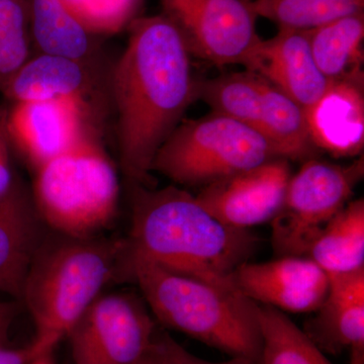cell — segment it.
<instances>
[{"instance_id":"6da1fadb","label":"cell","mask_w":364,"mask_h":364,"mask_svg":"<svg viewBox=\"0 0 364 364\" xmlns=\"http://www.w3.org/2000/svg\"><path fill=\"white\" fill-rule=\"evenodd\" d=\"M112 72L119 163L130 186H149L153 159L198 98L200 81L176 28L162 14L138 16Z\"/></svg>"},{"instance_id":"7a4b0ae2","label":"cell","mask_w":364,"mask_h":364,"mask_svg":"<svg viewBox=\"0 0 364 364\" xmlns=\"http://www.w3.org/2000/svg\"><path fill=\"white\" fill-rule=\"evenodd\" d=\"M129 259L237 289L234 273L247 262L258 241L249 230L223 224L196 196L176 186H130Z\"/></svg>"},{"instance_id":"3957f363","label":"cell","mask_w":364,"mask_h":364,"mask_svg":"<svg viewBox=\"0 0 364 364\" xmlns=\"http://www.w3.org/2000/svg\"><path fill=\"white\" fill-rule=\"evenodd\" d=\"M130 280L126 238L66 236L49 230L28 268L21 303L35 325L33 343L54 351L114 282Z\"/></svg>"},{"instance_id":"277c9868","label":"cell","mask_w":364,"mask_h":364,"mask_svg":"<svg viewBox=\"0 0 364 364\" xmlns=\"http://www.w3.org/2000/svg\"><path fill=\"white\" fill-rule=\"evenodd\" d=\"M129 272L148 308L163 325L231 358L259 364L262 340L258 304L239 289L171 272L146 260L129 259Z\"/></svg>"},{"instance_id":"5b68a950","label":"cell","mask_w":364,"mask_h":364,"mask_svg":"<svg viewBox=\"0 0 364 364\" xmlns=\"http://www.w3.org/2000/svg\"><path fill=\"white\" fill-rule=\"evenodd\" d=\"M32 198L48 229L66 236H98L116 219L119 181L92 135L35 169Z\"/></svg>"},{"instance_id":"8992f818","label":"cell","mask_w":364,"mask_h":364,"mask_svg":"<svg viewBox=\"0 0 364 364\" xmlns=\"http://www.w3.org/2000/svg\"><path fill=\"white\" fill-rule=\"evenodd\" d=\"M280 158L250 127L212 112L181 122L157 151L151 170L179 186H205Z\"/></svg>"},{"instance_id":"52a82bcc","label":"cell","mask_w":364,"mask_h":364,"mask_svg":"<svg viewBox=\"0 0 364 364\" xmlns=\"http://www.w3.org/2000/svg\"><path fill=\"white\" fill-rule=\"evenodd\" d=\"M198 98L213 112L232 117L264 136L284 159L306 161L317 151L303 107L255 72L200 81Z\"/></svg>"},{"instance_id":"ba28073f","label":"cell","mask_w":364,"mask_h":364,"mask_svg":"<svg viewBox=\"0 0 364 364\" xmlns=\"http://www.w3.org/2000/svg\"><path fill=\"white\" fill-rule=\"evenodd\" d=\"M363 158L343 165L306 160L287 186L272 221L273 247L280 256H304L316 236L348 203L363 177Z\"/></svg>"},{"instance_id":"9c48e42d","label":"cell","mask_w":364,"mask_h":364,"mask_svg":"<svg viewBox=\"0 0 364 364\" xmlns=\"http://www.w3.org/2000/svg\"><path fill=\"white\" fill-rule=\"evenodd\" d=\"M155 322L142 296L102 294L65 338L71 364H138L153 346Z\"/></svg>"},{"instance_id":"30bf717a","label":"cell","mask_w":364,"mask_h":364,"mask_svg":"<svg viewBox=\"0 0 364 364\" xmlns=\"http://www.w3.org/2000/svg\"><path fill=\"white\" fill-rule=\"evenodd\" d=\"M191 56L248 68L260 41L247 0H160Z\"/></svg>"},{"instance_id":"8fae6325","label":"cell","mask_w":364,"mask_h":364,"mask_svg":"<svg viewBox=\"0 0 364 364\" xmlns=\"http://www.w3.org/2000/svg\"><path fill=\"white\" fill-rule=\"evenodd\" d=\"M291 167L274 159L203 186L196 198L210 215L239 230L272 222L284 203Z\"/></svg>"},{"instance_id":"7c38bea8","label":"cell","mask_w":364,"mask_h":364,"mask_svg":"<svg viewBox=\"0 0 364 364\" xmlns=\"http://www.w3.org/2000/svg\"><path fill=\"white\" fill-rule=\"evenodd\" d=\"M234 284L246 298L291 313L316 312L327 296L330 279L312 259L282 256L264 263L245 262Z\"/></svg>"},{"instance_id":"4fadbf2b","label":"cell","mask_w":364,"mask_h":364,"mask_svg":"<svg viewBox=\"0 0 364 364\" xmlns=\"http://www.w3.org/2000/svg\"><path fill=\"white\" fill-rule=\"evenodd\" d=\"M86 105L78 100L14 102L7 112L11 143L37 169L90 135Z\"/></svg>"},{"instance_id":"5bb4252c","label":"cell","mask_w":364,"mask_h":364,"mask_svg":"<svg viewBox=\"0 0 364 364\" xmlns=\"http://www.w3.org/2000/svg\"><path fill=\"white\" fill-rule=\"evenodd\" d=\"M245 70L267 79L303 109L320 100L331 85L314 59L306 31L279 28L272 39L261 40Z\"/></svg>"},{"instance_id":"9a60e30c","label":"cell","mask_w":364,"mask_h":364,"mask_svg":"<svg viewBox=\"0 0 364 364\" xmlns=\"http://www.w3.org/2000/svg\"><path fill=\"white\" fill-rule=\"evenodd\" d=\"M364 76L331 81L328 90L305 112L316 149L333 157H355L364 146Z\"/></svg>"},{"instance_id":"2e32d148","label":"cell","mask_w":364,"mask_h":364,"mask_svg":"<svg viewBox=\"0 0 364 364\" xmlns=\"http://www.w3.org/2000/svg\"><path fill=\"white\" fill-rule=\"evenodd\" d=\"M48 232L32 193L16 181L0 198V293L21 301L26 273Z\"/></svg>"},{"instance_id":"e0dca14e","label":"cell","mask_w":364,"mask_h":364,"mask_svg":"<svg viewBox=\"0 0 364 364\" xmlns=\"http://www.w3.org/2000/svg\"><path fill=\"white\" fill-rule=\"evenodd\" d=\"M329 279L327 296L304 332L322 351L364 350V269Z\"/></svg>"},{"instance_id":"ac0fdd59","label":"cell","mask_w":364,"mask_h":364,"mask_svg":"<svg viewBox=\"0 0 364 364\" xmlns=\"http://www.w3.org/2000/svg\"><path fill=\"white\" fill-rule=\"evenodd\" d=\"M90 88L86 62L41 53L40 56L28 59L0 91L14 102H86Z\"/></svg>"},{"instance_id":"d6986e66","label":"cell","mask_w":364,"mask_h":364,"mask_svg":"<svg viewBox=\"0 0 364 364\" xmlns=\"http://www.w3.org/2000/svg\"><path fill=\"white\" fill-rule=\"evenodd\" d=\"M306 255L329 277L364 269L363 198L347 203L321 230Z\"/></svg>"},{"instance_id":"ffe728a7","label":"cell","mask_w":364,"mask_h":364,"mask_svg":"<svg viewBox=\"0 0 364 364\" xmlns=\"http://www.w3.org/2000/svg\"><path fill=\"white\" fill-rule=\"evenodd\" d=\"M28 30L42 54L87 62L95 37L61 0H26Z\"/></svg>"},{"instance_id":"44dd1931","label":"cell","mask_w":364,"mask_h":364,"mask_svg":"<svg viewBox=\"0 0 364 364\" xmlns=\"http://www.w3.org/2000/svg\"><path fill=\"white\" fill-rule=\"evenodd\" d=\"M316 63L330 81L364 76V13L306 31Z\"/></svg>"},{"instance_id":"7402d4cb","label":"cell","mask_w":364,"mask_h":364,"mask_svg":"<svg viewBox=\"0 0 364 364\" xmlns=\"http://www.w3.org/2000/svg\"><path fill=\"white\" fill-rule=\"evenodd\" d=\"M259 364H333L286 314L258 304Z\"/></svg>"},{"instance_id":"603a6c76","label":"cell","mask_w":364,"mask_h":364,"mask_svg":"<svg viewBox=\"0 0 364 364\" xmlns=\"http://www.w3.org/2000/svg\"><path fill=\"white\" fill-rule=\"evenodd\" d=\"M256 16L279 28L309 31L345 16L364 13V0H251Z\"/></svg>"},{"instance_id":"cb8c5ba5","label":"cell","mask_w":364,"mask_h":364,"mask_svg":"<svg viewBox=\"0 0 364 364\" xmlns=\"http://www.w3.org/2000/svg\"><path fill=\"white\" fill-rule=\"evenodd\" d=\"M26 0H0V90L28 60Z\"/></svg>"},{"instance_id":"d4e9b609","label":"cell","mask_w":364,"mask_h":364,"mask_svg":"<svg viewBox=\"0 0 364 364\" xmlns=\"http://www.w3.org/2000/svg\"><path fill=\"white\" fill-rule=\"evenodd\" d=\"M95 36H111L138 18L143 0H61Z\"/></svg>"},{"instance_id":"484cf974","label":"cell","mask_w":364,"mask_h":364,"mask_svg":"<svg viewBox=\"0 0 364 364\" xmlns=\"http://www.w3.org/2000/svg\"><path fill=\"white\" fill-rule=\"evenodd\" d=\"M156 341L168 364H257L245 358H231L223 363H210L193 355L167 334L156 335Z\"/></svg>"},{"instance_id":"4316f807","label":"cell","mask_w":364,"mask_h":364,"mask_svg":"<svg viewBox=\"0 0 364 364\" xmlns=\"http://www.w3.org/2000/svg\"><path fill=\"white\" fill-rule=\"evenodd\" d=\"M7 112L0 109V198L9 193L16 182L11 168V141L7 129Z\"/></svg>"},{"instance_id":"83f0119b","label":"cell","mask_w":364,"mask_h":364,"mask_svg":"<svg viewBox=\"0 0 364 364\" xmlns=\"http://www.w3.org/2000/svg\"><path fill=\"white\" fill-rule=\"evenodd\" d=\"M45 352L49 351L41 350L33 342L18 348L4 345L0 346V364H31L33 359Z\"/></svg>"},{"instance_id":"f1b7e54d","label":"cell","mask_w":364,"mask_h":364,"mask_svg":"<svg viewBox=\"0 0 364 364\" xmlns=\"http://www.w3.org/2000/svg\"><path fill=\"white\" fill-rule=\"evenodd\" d=\"M21 308L23 304L16 299L0 301V346L9 343V333Z\"/></svg>"},{"instance_id":"f546056e","label":"cell","mask_w":364,"mask_h":364,"mask_svg":"<svg viewBox=\"0 0 364 364\" xmlns=\"http://www.w3.org/2000/svg\"><path fill=\"white\" fill-rule=\"evenodd\" d=\"M138 364H168L155 337L154 344Z\"/></svg>"},{"instance_id":"4dcf8cb0","label":"cell","mask_w":364,"mask_h":364,"mask_svg":"<svg viewBox=\"0 0 364 364\" xmlns=\"http://www.w3.org/2000/svg\"><path fill=\"white\" fill-rule=\"evenodd\" d=\"M53 352L54 351L45 352V353L41 354L38 358L33 359L31 364H57Z\"/></svg>"},{"instance_id":"1f68e13d","label":"cell","mask_w":364,"mask_h":364,"mask_svg":"<svg viewBox=\"0 0 364 364\" xmlns=\"http://www.w3.org/2000/svg\"><path fill=\"white\" fill-rule=\"evenodd\" d=\"M350 364H364V351L354 350L351 351Z\"/></svg>"}]
</instances>
